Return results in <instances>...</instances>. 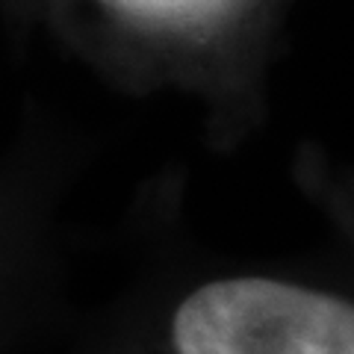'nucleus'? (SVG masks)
I'll list each match as a JSON object with an SVG mask.
<instances>
[{
    "label": "nucleus",
    "mask_w": 354,
    "mask_h": 354,
    "mask_svg": "<svg viewBox=\"0 0 354 354\" xmlns=\"http://www.w3.org/2000/svg\"><path fill=\"white\" fill-rule=\"evenodd\" d=\"M180 354H354L348 301L239 278L201 286L174 316Z\"/></svg>",
    "instance_id": "obj_1"
},
{
    "label": "nucleus",
    "mask_w": 354,
    "mask_h": 354,
    "mask_svg": "<svg viewBox=\"0 0 354 354\" xmlns=\"http://www.w3.org/2000/svg\"><path fill=\"white\" fill-rule=\"evenodd\" d=\"M127 3L151 15H198L218 0H127Z\"/></svg>",
    "instance_id": "obj_2"
}]
</instances>
